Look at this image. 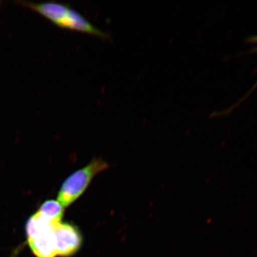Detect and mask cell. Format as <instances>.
Returning <instances> with one entry per match:
<instances>
[{"label": "cell", "mask_w": 257, "mask_h": 257, "mask_svg": "<svg viewBox=\"0 0 257 257\" xmlns=\"http://www.w3.org/2000/svg\"><path fill=\"white\" fill-rule=\"evenodd\" d=\"M18 3L36 12L58 28L88 34L103 40H108L110 38L109 34L96 28L69 5L53 2L44 3L18 2Z\"/></svg>", "instance_id": "cell-1"}, {"label": "cell", "mask_w": 257, "mask_h": 257, "mask_svg": "<svg viewBox=\"0 0 257 257\" xmlns=\"http://www.w3.org/2000/svg\"><path fill=\"white\" fill-rule=\"evenodd\" d=\"M110 165L100 157H94L87 165L75 171L62 184L58 193V202L62 207L73 204L86 192L93 179Z\"/></svg>", "instance_id": "cell-2"}, {"label": "cell", "mask_w": 257, "mask_h": 257, "mask_svg": "<svg viewBox=\"0 0 257 257\" xmlns=\"http://www.w3.org/2000/svg\"><path fill=\"white\" fill-rule=\"evenodd\" d=\"M248 42H249L251 45H253V48L252 49V52H257V35L256 36H253L250 37L249 39H248ZM257 88V81L256 82V84H254V85L253 86V87L251 88V90L248 92V94H246V96L245 97H243L242 99H241V101H240V102H242L243 100H244L245 99H246V97H248V96L250 95V94H251L253 92V91L255 90Z\"/></svg>", "instance_id": "cell-6"}, {"label": "cell", "mask_w": 257, "mask_h": 257, "mask_svg": "<svg viewBox=\"0 0 257 257\" xmlns=\"http://www.w3.org/2000/svg\"><path fill=\"white\" fill-rule=\"evenodd\" d=\"M57 256L69 257L78 252L82 246L80 230L70 223H59L53 229Z\"/></svg>", "instance_id": "cell-4"}, {"label": "cell", "mask_w": 257, "mask_h": 257, "mask_svg": "<svg viewBox=\"0 0 257 257\" xmlns=\"http://www.w3.org/2000/svg\"><path fill=\"white\" fill-rule=\"evenodd\" d=\"M36 212L29 219L26 233L29 246L36 257H57L53 229L56 225Z\"/></svg>", "instance_id": "cell-3"}, {"label": "cell", "mask_w": 257, "mask_h": 257, "mask_svg": "<svg viewBox=\"0 0 257 257\" xmlns=\"http://www.w3.org/2000/svg\"><path fill=\"white\" fill-rule=\"evenodd\" d=\"M64 211V207L58 201L48 200L42 204L37 212L46 220L53 224H58L62 222Z\"/></svg>", "instance_id": "cell-5"}]
</instances>
